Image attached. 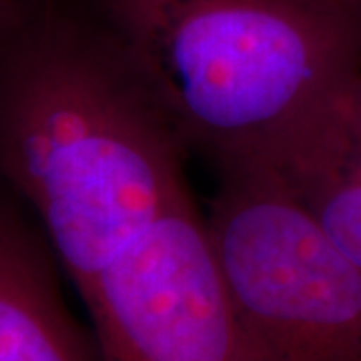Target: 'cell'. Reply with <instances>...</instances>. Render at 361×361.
Returning a JSON list of instances; mask_svg holds the SVG:
<instances>
[{
    "mask_svg": "<svg viewBox=\"0 0 361 361\" xmlns=\"http://www.w3.org/2000/svg\"><path fill=\"white\" fill-rule=\"evenodd\" d=\"M189 149L121 42L82 4L0 14V185L37 215L78 295L189 191Z\"/></svg>",
    "mask_w": 361,
    "mask_h": 361,
    "instance_id": "obj_1",
    "label": "cell"
},
{
    "mask_svg": "<svg viewBox=\"0 0 361 361\" xmlns=\"http://www.w3.org/2000/svg\"><path fill=\"white\" fill-rule=\"evenodd\" d=\"M127 51L189 153L257 163L361 71L351 0H82Z\"/></svg>",
    "mask_w": 361,
    "mask_h": 361,
    "instance_id": "obj_2",
    "label": "cell"
},
{
    "mask_svg": "<svg viewBox=\"0 0 361 361\" xmlns=\"http://www.w3.org/2000/svg\"><path fill=\"white\" fill-rule=\"evenodd\" d=\"M205 217L255 361H361V265L261 165L219 171Z\"/></svg>",
    "mask_w": 361,
    "mask_h": 361,
    "instance_id": "obj_3",
    "label": "cell"
},
{
    "mask_svg": "<svg viewBox=\"0 0 361 361\" xmlns=\"http://www.w3.org/2000/svg\"><path fill=\"white\" fill-rule=\"evenodd\" d=\"M104 361H255L185 191L85 299Z\"/></svg>",
    "mask_w": 361,
    "mask_h": 361,
    "instance_id": "obj_4",
    "label": "cell"
},
{
    "mask_svg": "<svg viewBox=\"0 0 361 361\" xmlns=\"http://www.w3.org/2000/svg\"><path fill=\"white\" fill-rule=\"evenodd\" d=\"M361 265V71L257 163Z\"/></svg>",
    "mask_w": 361,
    "mask_h": 361,
    "instance_id": "obj_5",
    "label": "cell"
},
{
    "mask_svg": "<svg viewBox=\"0 0 361 361\" xmlns=\"http://www.w3.org/2000/svg\"><path fill=\"white\" fill-rule=\"evenodd\" d=\"M59 259L0 185V361H104L66 307Z\"/></svg>",
    "mask_w": 361,
    "mask_h": 361,
    "instance_id": "obj_6",
    "label": "cell"
},
{
    "mask_svg": "<svg viewBox=\"0 0 361 361\" xmlns=\"http://www.w3.org/2000/svg\"><path fill=\"white\" fill-rule=\"evenodd\" d=\"M16 2H20V0H0V14L6 13L11 6H14Z\"/></svg>",
    "mask_w": 361,
    "mask_h": 361,
    "instance_id": "obj_7",
    "label": "cell"
},
{
    "mask_svg": "<svg viewBox=\"0 0 361 361\" xmlns=\"http://www.w3.org/2000/svg\"><path fill=\"white\" fill-rule=\"evenodd\" d=\"M351 2H353V6L357 8V13H360V16H361V0H351Z\"/></svg>",
    "mask_w": 361,
    "mask_h": 361,
    "instance_id": "obj_8",
    "label": "cell"
}]
</instances>
